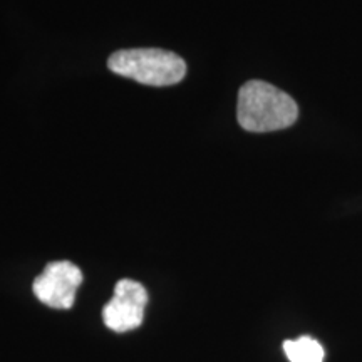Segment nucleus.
Listing matches in <instances>:
<instances>
[{"label":"nucleus","mask_w":362,"mask_h":362,"mask_svg":"<svg viewBox=\"0 0 362 362\" xmlns=\"http://www.w3.org/2000/svg\"><path fill=\"white\" fill-rule=\"evenodd\" d=\"M284 351L291 362H322L324 349L319 342L309 336L297 341H285Z\"/></svg>","instance_id":"obj_5"},{"label":"nucleus","mask_w":362,"mask_h":362,"mask_svg":"<svg viewBox=\"0 0 362 362\" xmlns=\"http://www.w3.org/2000/svg\"><path fill=\"white\" fill-rule=\"evenodd\" d=\"M83 284V272L71 262H51L39 277H35L33 291L35 297L52 309H71L76 292Z\"/></svg>","instance_id":"obj_3"},{"label":"nucleus","mask_w":362,"mask_h":362,"mask_svg":"<svg viewBox=\"0 0 362 362\" xmlns=\"http://www.w3.org/2000/svg\"><path fill=\"white\" fill-rule=\"evenodd\" d=\"M148 292L141 284L123 279L116 284L115 296L103 309V320L115 332H128L143 324Z\"/></svg>","instance_id":"obj_4"},{"label":"nucleus","mask_w":362,"mask_h":362,"mask_svg":"<svg viewBox=\"0 0 362 362\" xmlns=\"http://www.w3.org/2000/svg\"><path fill=\"white\" fill-rule=\"evenodd\" d=\"M297 103L265 81H248L238 90L237 119L250 133L285 129L297 121Z\"/></svg>","instance_id":"obj_1"},{"label":"nucleus","mask_w":362,"mask_h":362,"mask_svg":"<svg viewBox=\"0 0 362 362\" xmlns=\"http://www.w3.org/2000/svg\"><path fill=\"white\" fill-rule=\"evenodd\" d=\"M107 67L117 76L155 88L175 86L187 74V62L165 49H123L107 59Z\"/></svg>","instance_id":"obj_2"}]
</instances>
